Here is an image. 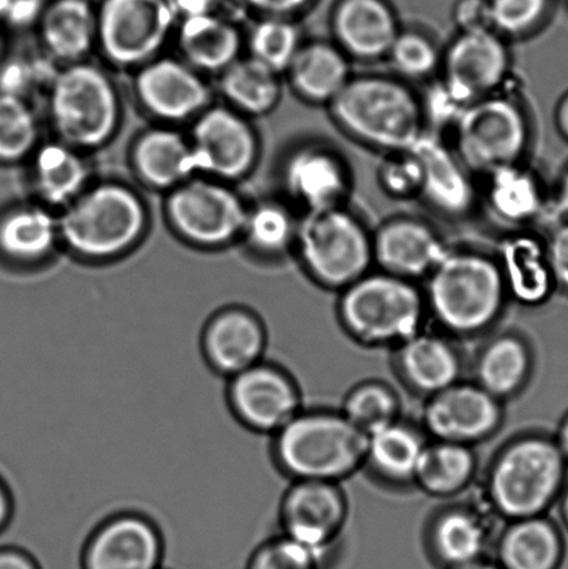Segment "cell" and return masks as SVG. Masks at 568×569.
I'll use <instances>...</instances> for the list:
<instances>
[{"label":"cell","instance_id":"3957f363","mask_svg":"<svg viewBox=\"0 0 568 569\" xmlns=\"http://www.w3.org/2000/svg\"><path fill=\"white\" fill-rule=\"evenodd\" d=\"M327 109L345 136L382 154L409 150L426 131L419 92L397 76H352Z\"/></svg>","mask_w":568,"mask_h":569},{"label":"cell","instance_id":"f546056e","mask_svg":"<svg viewBox=\"0 0 568 569\" xmlns=\"http://www.w3.org/2000/svg\"><path fill=\"white\" fill-rule=\"evenodd\" d=\"M428 442L422 428L398 421L367 435L365 470L392 488H413L417 468Z\"/></svg>","mask_w":568,"mask_h":569},{"label":"cell","instance_id":"74e56055","mask_svg":"<svg viewBox=\"0 0 568 569\" xmlns=\"http://www.w3.org/2000/svg\"><path fill=\"white\" fill-rule=\"evenodd\" d=\"M58 233V222L47 211L17 209L0 221V249L16 260L37 261L52 250Z\"/></svg>","mask_w":568,"mask_h":569},{"label":"cell","instance_id":"60d3db41","mask_svg":"<svg viewBox=\"0 0 568 569\" xmlns=\"http://www.w3.org/2000/svg\"><path fill=\"white\" fill-rule=\"evenodd\" d=\"M303 42L302 32L291 17L267 16L250 32V58L283 74Z\"/></svg>","mask_w":568,"mask_h":569},{"label":"cell","instance_id":"681fc988","mask_svg":"<svg viewBox=\"0 0 568 569\" xmlns=\"http://www.w3.org/2000/svg\"><path fill=\"white\" fill-rule=\"evenodd\" d=\"M454 22L458 32L492 30L491 0H458Z\"/></svg>","mask_w":568,"mask_h":569},{"label":"cell","instance_id":"ab89813d","mask_svg":"<svg viewBox=\"0 0 568 569\" xmlns=\"http://www.w3.org/2000/svg\"><path fill=\"white\" fill-rule=\"evenodd\" d=\"M444 49L430 36L415 30H400L387 60L393 76L410 83H427L441 72Z\"/></svg>","mask_w":568,"mask_h":569},{"label":"cell","instance_id":"db71d44e","mask_svg":"<svg viewBox=\"0 0 568 569\" xmlns=\"http://www.w3.org/2000/svg\"><path fill=\"white\" fill-rule=\"evenodd\" d=\"M0 569H42L36 557L19 548L0 549Z\"/></svg>","mask_w":568,"mask_h":569},{"label":"cell","instance_id":"5bb4252c","mask_svg":"<svg viewBox=\"0 0 568 569\" xmlns=\"http://www.w3.org/2000/svg\"><path fill=\"white\" fill-rule=\"evenodd\" d=\"M497 520L481 493L478 499L450 501L427 522L428 559L439 569H458L488 559L498 535Z\"/></svg>","mask_w":568,"mask_h":569},{"label":"cell","instance_id":"5b68a950","mask_svg":"<svg viewBox=\"0 0 568 569\" xmlns=\"http://www.w3.org/2000/svg\"><path fill=\"white\" fill-rule=\"evenodd\" d=\"M343 332L367 349H397L428 327L421 283L375 270L338 293Z\"/></svg>","mask_w":568,"mask_h":569},{"label":"cell","instance_id":"8fae6325","mask_svg":"<svg viewBox=\"0 0 568 569\" xmlns=\"http://www.w3.org/2000/svg\"><path fill=\"white\" fill-rule=\"evenodd\" d=\"M177 19L170 0H103L97 13L100 47L117 66L141 64L163 47Z\"/></svg>","mask_w":568,"mask_h":569},{"label":"cell","instance_id":"4316f807","mask_svg":"<svg viewBox=\"0 0 568 569\" xmlns=\"http://www.w3.org/2000/svg\"><path fill=\"white\" fill-rule=\"evenodd\" d=\"M566 553L564 528L547 515L506 521L491 559L502 569H561Z\"/></svg>","mask_w":568,"mask_h":569},{"label":"cell","instance_id":"2e32d148","mask_svg":"<svg viewBox=\"0 0 568 569\" xmlns=\"http://www.w3.org/2000/svg\"><path fill=\"white\" fill-rule=\"evenodd\" d=\"M439 77L475 102L511 86L508 39L494 30L458 32L444 49Z\"/></svg>","mask_w":568,"mask_h":569},{"label":"cell","instance_id":"4fadbf2b","mask_svg":"<svg viewBox=\"0 0 568 569\" xmlns=\"http://www.w3.org/2000/svg\"><path fill=\"white\" fill-rule=\"evenodd\" d=\"M505 416L504 401L475 381L461 379L425 399L420 427L428 439L477 448L500 431Z\"/></svg>","mask_w":568,"mask_h":569},{"label":"cell","instance_id":"b9f144b4","mask_svg":"<svg viewBox=\"0 0 568 569\" xmlns=\"http://www.w3.org/2000/svg\"><path fill=\"white\" fill-rule=\"evenodd\" d=\"M298 224L286 204L266 202L248 211L243 232L260 253L280 256L295 248Z\"/></svg>","mask_w":568,"mask_h":569},{"label":"cell","instance_id":"7c38bea8","mask_svg":"<svg viewBox=\"0 0 568 569\" xmlns=\"http://www.w3.org/2000/svg\"><path fill=\"white\" fill-rule=\"evenodd\" d=\"M227 405L248 431L272 437L303 409L297 379L277 362H258L227 379Z\"/></svg>","mask_w":568,"mask_h":569},{"label":"cell","instance_id":"9c48e42d","mask_svg":"<svg viewBox=\"0 0 568 569\" xmlns=\"http://www.w3.org/2000/svg\"><path fill=\"white\" fill-rule=\"evenodd\" d=\"M49 109L61 141L71 148L99 147L113 136L119 121L113 83L91 64H72L54 76Z\"/></svg>","mask_w":568,"mask_h":569},{"label":"cell","instance_id":"680465c9","mask_svg":"<svg viewBox=\"0 0 568 569\" xmlns=\"http://www.w3.org/2000/svg\"><path fill=\"white\" fill-rule=\"evenodd\" d=\"M554 437L556 439V443H558L561 450V453H564L565 459L568 462V411L564 417H561Z\"/></svg>","mask_w":568,"mask_h":569},{"label":"cell","instance_id":"d6986e66","mask_svg":"<svg viewBox=\"0 0 568 569\" xmlns=\"http://www.w3.org/2000/svg\"><path fill=\"white\" fill-rule=\"evenodd\" d=\"M447 239L430 222L397 216L372 231L377 270L422 283L449 252Z\"/></svg>","mask_w":568,"mask_h":569},{"label":"cell","instance_id":"d4e9b609","mask_svg":"<svg viewBox=\"0 0 568 569\" xmlns=\"http://www.w3.org/2000/svg\"><path fill=\"white\" fill-rule=\"evenodd\" d=\"M511 303L538 309L554 298L556 284L544 237L532 230L510 231L495 252Z\"/></svg>","mask_w":568,"mask_h":569},{"label":"cell","instance_id":"30bf717a","mask_svg":"<svg viewBox=\"0 0 568 569\" xmlns=\"http://www.w3.org/2000/svg\"><path fill=\"white\" fill-rule=\"evenodd\" d=\"M348 518L349 500L342 483L292 481L278 509L280 533L325 566L342 538Z\"/></svg>","mask_w":568,"mask_h":569},{"label":"cell","instance_id":"8d00e7d4","mask_svg":"<svg viewBox=\"0 0 568 569\" xmlns=\"http://www.w3.org/2000/svg\"><path fill=\"white\" fill-rule=\"evenodd\" d=\"M36 186L44 202L66 204L76 200L88 180L83 160L69 144H48L36 159Z\"/></svg>","mask_w":568,"mask_h":569},{"label":"cell","instance_id":"7402d4cb","mask_svg":"<svg viewBox=\"0 0 568 569\" xmlns=\"http://www.w3.org/2000/svg\"><path fill=\"white\" fill-rule=\"evenodd\" d=\"M192 150L198 171L238 180L253 169L259 143L252 127L231 110L216 108L199 117Z\"/></svg>","mask_w":568,"mask_h":569},{"label":"cell","instance_id":"44dd1931","mask_svg":"<svg viewBox=\"0 0 568 569\" xmlns=\"http://www.w3.org/2000/svg\"><path fill=\"white\" fill-rule=\"evenodd\" d=\"M269 332L258 312L228 306L205 322L200 350L211 371L231 378L266 359Z\"/></svg>","mask_w":568,"mask_h":569},{"label":"cell","instance_id":"e0dca14e","mask_svg":"<svg viewBox=\"0 0 568 569\" xmlns=\"http://www.w3.org/2000/svg\"><path fill=\"white\" fill-rule=\"evenodd\" d=\"M163 557V535L155 521L141 512H117L89 535L81 569H159Z\"/></svg>","mask_w":568,"mask_h":569},{"label":"cell","instance_id":"c3c4849f","mask_svg":"<svg viewBox=\"0 0 568 569\" xmlns=\"http://www.w3.org/2000/svg\"><path fill=\"white\" fill-rule=\"evenodd\" d=\"M544 241L556 292L568 296V220L552 222Z\"/></svg>","mask_w":568,"mask_h":569},{"label":"cell","instance_id":"f6af8a7d","mask_svg":"<svg viewBox=\"0 0 568 569\" xmlns=\"http://www.w3.org/2000/svg\"><path fill=\"white\" fill-rule=\"evenodd\" d=\"M549 0H491L492 30L505 39L536 33L545 24Z\"/></svg>","mask_w":568,"mask_h":569},{"label":"cell","instance_id":"cb8c5ba5","mask_svg":"<svg viewBox=\"0 0 568 569\" xmlns=\"http://www.w3.org/2000/svg\"><path fill=\"white\" fill-rule=\"evenodd\" d=\"M410 152L420 161L421 198L437 213L461 219L478 203L475 178L447 139L425 131Z\"/></svg>","mask_w":568,"mask_h":569},{"label":"cell","instance_id":"ee69618b","mask_svg":"<svg viewBox=\"0 0 568 569\" xmlns=\"http://www.w3.org/2000/svg\"><path fill=\"white\" fill-rule=\"evenodd\" d=\"M419 94L426 131L441 138H445V133L450 136L454 132L461 116L472 103L439 76L427 82L425 91Z\"/></svg>","mask_w":568,"mask_h":569},{"label":"cell","instance_id":"277c9868","mask_svg":"<svg viewBox=\"0 0 568 569\" xmlns=\"http://www.w3.org/2000/svg\"><path fill=\"white\" fill-rule=\"evenodd\" d=\"M367 435L341 410L315 407L298 412L271 437V457L289 481L342 483L363 470Z\"/></svg>","mask_w":568,"mask_h":569},{"label":"cell","instance_id":"f5cc1de1","mask_svg":"<svg viewBox=\"0 0 568 569\" xmlns=\"http://www.w3.org/2000/svg\"><path fill=\"white\" fill-rule=\"evenodd\" d=\"M568 220V163L561 170L558 181L550 189L549 222Z\"/></svg>","mask_w":568,"mask_h":569},{"label":"cell","instance_id":"7a4b0ae2","mask_svg":"<svg viewBox=\"0 0 568 569\" xmlns=\"http://www.w3.org/2000/svg\"><path fill=\"white\" fill-rule=\"evenodd\" d=\"M568 482V462L554 433L527 431L506 440L489 461L481 487L500 521L547 516Z\"/></svg>","mask_w":568,"mask_h":569},{"label":"cell","instance_id":"9f6ffc18","mask_svg":"<svg viewBox=\"0 0 568 569\" xmlns=\"http://www.w3.org/2000/svg\"><path fill=\"white\" fill-rule=\"evenodd\" d=\"M554 121L559 137L568 144V91H566L556 103Z\"/></svg>","mask_w":568,"mask_h":569},{"label":"cell","instance_id":"8992f818","mask_svg":"<svg viewBox=\"0 0 568 569\" xmlns=\"http://www.w3.org/2000/svg\"><path fill=\"white\" fill-rule=\"evenodd\" d=\"M293 249L306 276L330 292H342L375 269L372 231L347 204L305 213Z\"/></svg>","mask_w":568,"mask_h":569},{"label":"cell","instance_id":"91938a15","mask_svg":"<svg viewBox=\"0 0 568 569\" xmlns=\"http://www.w3.org/2000/svg\"><path fill=\"white\" fill-rule=\"evenodd\" d=\"M556 507H558L559 510V518L561 523L560 527L564 528V531L568 532V482L564 489V492H561Z\"/></svg>","mask_w":568,"mask_h":569},{"label":"cell","instance_id":"6125c7cd","mask_svg":"<svg viewBox=\"0 0 568 569\" xmlns=\"http://www.w3.org/2000/svg\"><path fill=\"white\" fill-rule=\"evenodd\" d=\"M159 569H170V568H166V567L161 566Z\"/></svg>","mask_w":568,"mask_h":569},{"label":"cell","instance_id":"9a60e30c","mask_svg":"<svg viewBox=\"0 0 568 569\" xmlns=\"http://www.w3.org/2000/svg\"><path fill=\"white\" fill-rule=\"evenodd\" d=\"M167 214L181 237L200 247H220L243 232L248 210L230 188L210 181L178 186Z\"/></svg>","mask_w":568,"mask_h":569},{"label":"cell","instance_id":"83f0119b","mask_svg":"<svg viewBox=\"0 0 568 569\" xmlns=\"http://www.w3.org/2000/svg\"><path fill=\"white\" fill-rule=\"evenodd\" d=\"M137 92L145 108L163 120H186L209 103L210 93L188 66L171 59L152 61L137 77Z\"/></svg>","mask_w":568,"mask_h":569},{"label":"cell","instance_id":"836d02e7","mask_svg":"<svg viewBox=\"0 0 568 569\" xmlns=\"http://www.w3.org/2000/svg\"><path fill=\"white\" fill-rule=\"evenodd\" d=\"M133 164L142 180L156 188L181 186L198 171L192 144L170 130H153L139 138Z\"/></svg>","mask_w":568,"mask_h":569},{"label":"cell","instance_id":"11a10c76","mask_svg":"<svg viewBox=\"0 0 568 569\" xmlns=\"http://www.w3.org/2000/svg\"><path fill=\"white\" fill-rule=\"evenodd\" d=\"M170 2L176 10L178 19L181 20L188 16L215 13L217 0H170Z\"/></svg>","mask_w":568,"mask_h":569},{"label":"cell","instance_id":"603a6c76","mask_svg":"<svg viewBox=\"0 0 568 569\" xmlns=\"http://www.w3.org/2000/svg\"><path fill=\"white\" fill-rule=\"evenodd\" d=\"M393 370L410 393L422 399L465 379V356L459 340L426 327L393 349Z\"/></svg>","mask_w":568,"mask_h":569},{"label":"cell","instance_id":"4dcf8cb0","mask_svg":"<svg viewBox=\"0 0 568 569\" xmlns=\"http://www.w3.org/2000/svg\"><path fill=\"white\" fill-rule=\"evenodd\" d=\"M286 74L303 102L328 108L352 78V60L332 41L315 39L303 42Z\"/></svg>","mask_w":568,"mask_h":569},{"label":"cell","instance_id":"ffe728a7","mask_svg":"<svg viewBox=\"0 0 568 569\" xmlns=\"http://www.w3.org/2000/svg\"><path fill=\"white\" fill-rule=\"evenodd\" d=\"M478 189L484 208L498 226L510 231L532 230L550 214V189L526 161L499 167L481 176Z\"/></svg>","mask_w":568,"mask_h":569},{"label":"cell","instance_id":"f907efd6","mask_svg":"<svg viewBox=\"0 0 568 569\" xmlns=\"http://www.w3.org/2000/svg\"><path fill=\"white\" fill-rule=\"evenodd\" d=\"M47 4V0H0V17L10 24H30L41 17Z\"/></svg>","mask_w":568,"mask_h":569},{"label":"cell","instance_id":"7bdbcfd3","mask_svg":"<svg viewBox=\"0 0 568 569\" xmlns=\"http://www.w3.org/2000/svg\"><path fill=\"white\" fill-rule=\"evenodd\" d=\"M36 116L24 99L0 92V160L14 161L30 153L37 142Z\"/></svg>","mask_w":568,"mask_h":569},{"label":"cell","instance_id":"f1b7e54d","mask_svg":"<svg viewBox=\"0 0 568 569\" xmlns=\"http://www.w3.org/2000/svg\"><path fill=\"white\" fill-rule=\"evenodd\" d=\"M472 361V379L500 401L517 398L530 385L536 355L525 335L515 331L489 333Z\"/></svg>","mask_w":568,"mask_h":569},{"label":"cell","instance_id":"bcb514c9","mask_svg":"<svg viewBox=\"0 0 568 569\" xmlns=\"http://www.w3.org/2000/svg\"><path fill=\"white\" fill-rule=\"evenodd\" d=\"M377 178L380 188L389 198L395 200L421 198V166L410 150L383 154L378 166Z\"/></svg>","mask_w":568,"mask_h":569},{"label":"cell","instance_id":"d590c367","mask_svg":"<svg viewBox=\"0 0 568 569\" xmlns=\"http://www.w3.org/2000/svg\"><path fill=\"white\" fill-rule=\"evenodd\" d=\"M280 74L253 58L236 60L225 70L221 89L236 108L247 114L263 116L281 99Z\"/></svg>","mask_w":568,"mask_h":569},{"label":"cell","instance_id":"ba28073f","mask_svg":"<svg viewBox=\"0 0 568 569\" xmlns=\"http://www.w3.org/2000/svg\"><path fill=\"white\" fill-rule=\"evenodd\" d=\"M58 227L72 252L88 259H109L126 252L142 236L147 211L130 189L104 183L77 198Z\"/></svg>","mask_w":568,"mask_h":569},{"label":"cell","instance_id":"d6a6232c","mask_svg":"<svg viewBox=\"0 0 568 569\" xmlns=\"http://www.w3.org/2000/svg\"><path fill=\"white\" fill-rule=\"evenodd\" d=\"M39 19L44 48L58 60H80L98 38L97 13L88 0H54Z\"/></svg>","mask_w":568,"mask_h":569},{"label":"cell","instance_id":"ac0fdd59","mask_svg":"<svg viewBox=\"0 0 568 569\" xmlns=\"http://www.w3.org/2000/svg\"><path fill=\"white\" fill-rule=\"evenodd\" d=\"M282 183L289 199L305 213L347 204L352 191V171L331 144H299L282 167Z\"/></svg>","mask_w":568,"mask_h":569},{"label":"cell","instance_id":"7dc6e473","mask_svg":"<svg viewBox=\"0 0 568 569\" xmlns=\"http://www.w3.org/2000/svg\"><path fill=\"white\" fill-rule=\"evenodd\" d=\"M245 569H325V565L308 549L278 532L252 551Z\"/></svg>","mask_w":568,"mask_h":569},{"label":"cell","instance_id":"52a82bcc","mask_svg":"<svg viewBox=\"0 0 568 569\" xmlns=\"http://www.w3.org/2000/svg\"><path fill=\"white\" fill-rule=\"evenodd\" d=\"M452 148L472 176L521 163L530 152V111L510 87L475 100L455 127Z\"/></svg>","mask_w":568,"mask_h":569},{"label":"cell","instance_id":"816d5d0a","mask_svg":"<svg viewBox=\"0 0 568 569\" xmlns=\"http://www.w3.org/2000/svg\"><path fill=\"white\" fill-rule=\"evenodd\" d=\"M260 13L276 17H291L302 11L311 0H242Z\"/></svg>","mask_w":568,"mask_h":569},{"label":"cell","instance_id":"e575fe53","mask_svg":"<svg viewBox=\"0 0 568 569\" xmlns=\"http://www.w3.org/2000/svg\"><path fill=\"white\" fill-rule=\"evenodd\" d=\"M180 47L189 63L203 70H226L237 60L241 37L232 22L216 13L183 17Z\"/></svg>","mask_w":568,"mask_h":569},{"label":"cell","instance_id":"1f68e13d","mask_svg":"<svg viewBox=\"0 0 568 569\" xmlns=\"http://www.w3.org/2000/svg\"><path fill=\"white\" fill-rule=\"evenodd\" d=\"M477 473L476 448L428 439L413 488L434 499L455 500L472 488Z\"/></svg>","mask_w":568,"mask_h":569},{"label":"cell","instance_id":"f35d334b","mask_svg":"<svg viewBox=\"0 0 568 569\" xmlns=\"http://www.w3.org/2000/svg\"><path fill=\"white\" fill-rule=\"evenodd\" d=\"M345 418L359 431L370 435L402 418V401L391 385L380 379H366L345 395L341 407Z\"/></svg>","mask_w":568,"mask_h":569},{"label":"cell","instance_id":"484cf974","mask_svg":"<svg viewBox=\"0 0 568 569\" xmlns=\"http://www.w3.org/2000/svg\"><path fill=\"white\" fill-rule=\"evenodd\" d=\"M332 42L350 60L387 59L400 32L397 17L383 0H342L332 17Z\"/></svg>","mask_w":568,"mask_h":569},{"label":"cell","instance_id":"94428289","mask_svg":"<svg viewBox=\"0 0 568 569\" xmlns=\"http://www.w3.org/2000/svg\"><path fill=\"white\" fill-rule=\"evenodd\" d=\"M458 569H502L500 568L497 562H495L491 557H488V559H484L480 561L472 562V565L461 567Z\"/></svg>","mask_w":568,"mask_h":569},{"label":"cell","instance_id":"6f0895ef","mask_svg":"<svg viewBox=\"0 0 568 569\" xmlns=\"http://www.w3.org/2000/svg\"><path fill=\"white\" fill-rule=\"evenodd\" d=\"M11 516H13V499L8 487L0 479V532L9 526Z\"/></svg>","mask_w":568,"mask_h":569},{"label":"cell","instance_id":"6da1fadb","mask_svg":"<svg viewBox=\"0 0 568 569\" xmlns=\"http://www.w3.org/2000/svg\"><path fill=\"white\" fill-rule=\"evenodd\" d=\"M428 321L456 340L492 333L510 303L495 254L450 248L421 283Z\"/></svg>","mask_w":568,"mask_h":569}]
</instances>
